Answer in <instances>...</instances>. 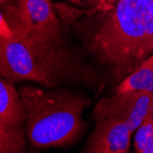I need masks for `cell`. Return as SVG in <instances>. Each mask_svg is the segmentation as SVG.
Masks as SVG:
<instances>
[{
  "label": "cell",
  "instance_id": "6da1fadb",
  "mask_svg": "<svg viewBox=\"0 0 153 153\" xmlns=\"http://www.w3.org/2000/svg\"><path fill=\"white\" fill-rule=\"evenodd\" d=\"M26 118V137L35 149L74 143L85 128L82 113L90 101L66 91L26 85L19 91Z\"/></svg>",
  "mask_w": 153,
  "mask_h": 153
},
{
  "label": "cell",
  "instance_id": "7a4b0ae2",
  "mask_svg": "<svg viewBox=\"0 0 153 153\" xmlns=\"http://www.w3.org/2000/svg\"><path fill=\"white\" fill-rule=\"evenodd\" d=\"M94 50L117 82L152 53L144 0H119L97 31Z\"/></svg>",
  "mask_w": 153,
  "mask_h": 153
},
{
  "label": "cell",
  "instance_id": "3957f363",
  "mask_svg": "<svg viewBox=\"0 0 153 153\" xmlns=\"http://www.w3.org/2000/svg\"><path fill=\"white\" fill-rule=\"evenodd\" d=\"M0 77L10 82L30 81L53 88L72 73L60 43H39L16 36L2 39Z\"/></svg>",
  "mask_w": 153,
  "mask_h": 153
},
{
  "label": "cell",
  "instance_id": "277c9868",
  "mask_svg": "<svg viewBox=\"0 0 153 153\" xmlns=\"http://www.w3.org/2000/svg\"><path fill=\"white\" fill-rule=\"evenodd\" d=\"M13 36L39 43H60V24L51 0H18L4 16Z\"/></svg>",
  "mask_w": 153,
  "mask_h": 153
},
{
  "label": "cell",
  "instance_id": "5b68a950",
  "mask_svg": "<svg viewBox=\"0 0 153 153\" xmlns=\"http://www.w3.org/2000/svg\"><path fill=\"white\" fill-rule=\"evenodd\" d=\"M26 118L13 82L0 77V153H27Z\"/></svg>",
  "mask_w": 153,
  "mask_h": 153
},
{
  "label": "cell",
  "instance_id": "8992f818",
  "mask_svg": "<svg viewBox=\"0 0 153 153\" xmlns=\"http://www.w3.org/2000/svg\"><path fill=\"white\" fill-rule=\"evenodd\" d=\"M153 111V94L144 91L114 93L100 99L94 108V119L113 117L125 122L132 134Z\"/></svg>",
  "mask_w": 153,
  "mask_h": 153
},
{
  "label": "cell",
  "instance_id": "52a82bcc",
  "mask_svg": "<svg viewBox=\"0 0 153 153\" xmlns=\"http://www.w3.org/2000/svg\"><path fill=\"white\" fill-rule=\"evenodd\" d=\"M95 120V127L83 153H129L132 132L117 118Z\"/></svg>",
  "mask_w": 153,
  "mask_h": 153
},
{
  "label": "cell",
  "instance_id": "ba28073f",
  "mask_svg": "<svg viewBox=\"0 0 153 153\" xmlns=\"http://www.w3.org/2000/svg\"><path fill=\"white\" fill-rule=\"evenodd\" d=\"M131 91H144L153 94V54L124 78L115 89V93Z\"/></svg>",
  "mask_w": 153,
  "mask_h": 153
},
{
  "label": "cell",
  "instance_id": "9c48e42d",
  "mask_svg": "<svg viewBox=\"0 0 153 153\" xmlns=\"http://www.w3.org/2000/svg\"><path fill=\"white\" fill-rule=\"evenodd\" d=\"M153 141V111L143 120L136 130L134 137V153H140Z\"/></svg>",
  "mask_w": 153,
  "mask_h": 153
},
{
  "label": "cell",
  "instance_id": "30bf717a",
  "mask_svg": "<svg viewBox=\"0 0 153 153\" xmlns=\"http://www.w3.org/2000/svg\"><path fill=\"white\" fill-rule=\"evenodd\" d=\"M69 1L78 6L91 7L94 10H102L109 12L114 7L106 0H69Z\"/></svg>",
  "mask_w": 153,
  "mask_h": 153
},
{
  "label": "cell",
  "instance_id": "8fae6325",
  "mask_svg": "<svg viewBox=\"0 0 153 153\" xmlns=\"http://www.w3.org/2000/svg\"><path fill=\"white\" fill-rule=\"evenodd\" d=\"M144 6L146 11L148 34L149 38L151 51L153 53V0H144Z\"/></svg>",
  "mask_w": 153,
  "mask_h": 153
},
{
  "label": "cell",
  "instance_id": "7c38bea8",
  "mask_svg": "<svg viewBox=\"0 0 153 153\" xmlns=\"http://www.w3.org/2000/svg\"><path fill=\"white\" fill-rule=\"evenodd\" d=\"M13 37L12 30L9 27L5 17L0 12V39H8Z\"/></svg>",
  "mask_w": 153,
  "mask_h": 153
},
{
  "label": "cell",
  "instance_id": "4fadbf2b",
  "mask_svg": "<svg viewBox=\"0 0 153 153\" xmlns=\"http://www.w3.org/2000/svg\"><path fill=\"white\" fill-rule=\"evenodd\" d=\"M140 153H153V141L149 145H148Z\"/></svg>",
  "mask_w": 153,
  "mask_h": 153
},
{
  "label": "cell",
  "instance_id": "5bb4252c",
  "mask_svg": "<svg viewBox=\"0 0 153 153\" xmlns=\"http://www.w3.org/2000/svg\"><path fill=\"white\" fill-rule=\"evenodd\" d=\"M2 56H3V51H2V39H0V65H1Z\"/></svg>",
  "mask_w": 153,
  "mask_h": 153
},
{
  "label": "cell",
  "instance_id": "9a60e30c",
  "mask_svg": "<svg viewBox=\"0 0 153 153\" xmlns=\"http://www.w3.org/2000/svg\"><path fill=\"white\" fill-rule=\"evenodd\" d=\"M110 1H111V3H112V4L115 6V5H116V4H117L118 1H119V0H110Z\"/></svg>",
  "mask_w": 153,
  "mask_h": 153
},
{
  "label": "cell",
  "instance_id": "2e32d148",
  "mask_svg": "<svg viewBox=\"0 0 153 153\" xmlns=\"http://www.w3.org/2000/svg\"><path fill=\"white\" fill-rule=\"evenodd\" d=\"M106 1H107V2H108V3H109L110 5H111V6H113V7H115V6H114V5L112 4V3H111V1H110V0H106Z\"/></svg>",
  "mask_w": 153,
  "mask_h": 153
},
{
  "label": "cell",
  "instance_id": "e0dca14e",
  "mask_svg": "<svg viewBox=\"0 0 153 153\" xmlns=\"http://www.w3.org/2000/svg\"><path fill=\"white\" fill-rule=\"evenodd\" d=\"M1 1H3V0H0V2H1Z\"/></svg>",
  "mask_w": 153,
  "mask_h": 153
}]
</instances>
